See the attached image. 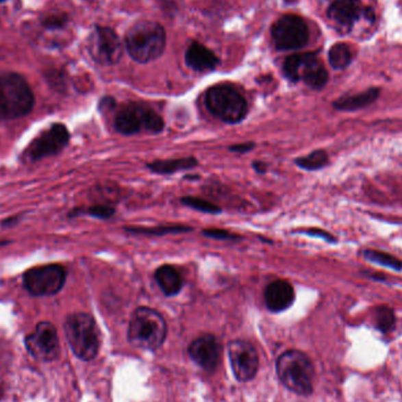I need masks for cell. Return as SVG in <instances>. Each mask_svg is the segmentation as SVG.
Wrapping results in <instances>:
<instances>
[{"label": "cell", "mask_w": 402, "mask_h": 402, "mask_svg": "<svg viewBox=\"0 0 402 402\" xmlns=\"http://www.w3.org/2000/svg\"><path fill=\"white\" fill-rule=\"evenodd\" d=\"M205 103L213 116L227 124L240 123L247 114L245 98L229 85H216L210 88Z\"/></svg>", "instance_id": "6"}, {"label": "cell", "mask_w": 402, "mask_h": 402, "mask_svg": "<svg viewBox=\"0 0 402 402\" xmlns=\"http://www.w3.org/2000/svg\"><path fill=\"white\" fill-rule=\"evenodd\" d=\"M167 325L159 312L149 307L134 311L129 321V341L134 347L157 349L166 339Z\"/></svg>", "instance_id": "3"}, {"label": "cell", "mask_w": 402, "mask_h": 402, "mask_svg": "<svg viewBox=\"0 0 402 402\" xmlns=\"http://www.w3.org/2000/svg\"><path fill=\"white\" fill-rule=\"evenodd\" d=\"M380 96L379 88H372L367 91L360 92L354 96L341 97L340 99L333 103V106L339 111H357L361 108H367L373 104L374 101Z\"/></svg>", "instance_id": "19"}, {"label": "cell", "mask_w": 402, "mask_h": 402, "mask_svg": "<svg viewBox=\"0 0 402 402\" xmlns=\"http://www.w3.org/2000/svg\"><path fill=\"white\" fill-rule=\"evenodd\" d=\"M26 349L38 360L51 361L58 357L59 338L53 325L42 321L37 325L34 333L26 336Z\"/></svg>", "instance_id": "12"}, {"label": "cell", "mask_w": 402, "mask_h": 402, "mask_svg": "<svg viewBox=\"0 0 402 402\" xmlns=\"http://www.w3.org/2000/svg\"><path fill=\"white\" fill-rule=\"evenodd\" d=\"M362 10L360 0H336L329 6L327 14L338 25L351 29L360 17Z\"/></svg>", "instance_id": "18"}, {"label": "cell", "mask_w": 402, "mask_h": 402, "mask_svg": "<svg viewBox=\"0 0 402 402\" xmlns=\"http://www.w3.org/2000/svg\"><path fill=\"white\" fill-rule=\"evenodd\" d=\"M125 231L134 233V234H147V236H165V234H175V233L188 232L191 227L181 226V225H172V226H160V227H125Z\"/></svg>", "instance_id": "25"}, {"label": "cell", "mask_w": 402, "mask_h": 402, "mask_svg": "<svg viewBox=\"0 0 402 402\" xmlns=\"http://www.w3.org/2000/svg\"><path fill=\"white\" fill-rule=\"evenodd\" d=\"M254 168L257 170V173H264L266 171L265 164H262V162H254Z\"/></svg>", "instance_id": "34"}, {"label": "cell", "mask_w": 402, "mask_h": 402, "mask_svg": "<svg viewBox=\"0 0 402 402\" xmlns=\"http://www.w3.org/2000/svg\"><path fill=\"white\" fill-rule=\"evenodd\" d=\"M34 105V92L24 77L18 73L0 75V121L26 116Z\"/></svg>", "instance_id": "2"}, {"label": "cell", "mask_w": 402, "mask_h": 402, "mask_svg": "<svg viewBox=\"0 0 402 402\" xmlns=\"http://www.w3.org/2000/svg\"><path fill=\"white\" fill-rule=\"evenodd\" d=\"M284 73L293 83L303 80L314 90L324 88L328 81V73L314 53L293 54L284 62Z\"/></svg>", "instance_id": "8"}, {"label": "cell", "mask_w": 402, "mask_h": 402, "mask_svg": "<svg viewBox=\"0 0 402 402\" xmlns=\"http://www.w3.org/2000/svg\"><path fill=\"white\" fill-rule=\"evenodd\" d=\"M68 140L70 132L65 125H51L29 144L24 155L29 162H38L44 158L57 155L66 147Z\"/></svg>", "instance_id": "11"}, {"label": "cell", "mask_w": 402, "mask_h": 402, "mask_svg": "<svg viewBox=\"0 0 402 402\" xmlns=\"http://www.w3.org/2000/svg\"><path fill=\"white\" fill-rule=\"evenodd\" d=\"M295 164L303 170L318 171L327 165L328 155L323 149H318L306 157L298 158Z\"/></svg>", "instance_id": "23"}, {"label": "cell", "mask_w": 402, "mask_h": 402, "mask_svg": "<svg viewBox=\"0 0 402 402\" xmlns=\"http://www.w3.org/2000/svg\"><path fill=\"white\" fill-rule=\"evenodd\" d=\"M66 281V272L60 265H46L26 271L23 285L29 294L50 297L57 294Z\"/></svg>", "instance_id": "9"}, {"label": "cell", "mask_w": 402, "mask_h": 402, "mask_svg": "<svg viewBox=\"0 0 402 402\" xmlns=\"http://www.w3.org/2000/svg\"><path fill=\"white\" fill-rule=\"evenodd\" d=\"M303 234L306 236H314V238H320V239H324V240L328 241V242H336V238L329 234V233L325 232L324 229H318V228H311V229H307V231H303Z\"/></svg>", "instance_id": "31"}, {"label": "cell", "mask_w": 402, "mask_h": 402, "mask_svg": "<svg viewBox=\"0 0 402 402\" xmlns=\"http://www.w3.org/2000/svg\"><path fill=\"white\" fill-rule=\"evenodd\" d=\"M66 16L57 14V16H51V17L44 19L42 26L49 29H62V26H65V24H66Z\"/></svg>", "instance_id": "30"}, {"label": "cell", "mask_w": 402, "mask_h": 402, "mask_svg": "<svg viewBox=\"0 0 402 402\" xmlns=\"http://www.w3.org/2000/svg\"><path fill=\"white\" fill-rule=\"evenodd\" d=\"M185 62L187 66L192 70L197 72H206V71H213L216 68L220 60L213 51L200 42H192L187 49Z\"/></svg>", "instance_id": "17"}, {"label": "cell", "mask_w": 402, "mask_h": 402, "mask_svg": "<svg viewBox=\"0 0 402 402\" xmlns=\"http://www.w3.org/2000/svg\"><path fill=\"white\" fill-rule=\"evenodd\" d=\"M65 333L71 349L84 361L93 360L99 352V329L91 315L75 313L67 316Z\"/></svg>", "instance_id": "4"}, {"label": "cell", "mask_w": 402, "mask_h": 402, "mask_svg": "<svg viewBox=\"0 0 402 402\" xmlns=\"http://www.w3.org/2000/svg\"><path fill=\"white\" fill-rule=\"evenodd\" d=\"M5 0H0V3H4Z\"/></svg>", "instance_id": "35"}, {"label": "cell", "mask_w": 402, "mask_h": 402, "mask_svg": "<svg viewBox=\"0 0 402 402\" xmlns=\"http://www.w3.org/2000/svg\"><path fill=\"white\" fill-rule=\"evenodd\" d=\"M277 372L282 384L299 395L313 392L314 368L311 360L299 351H287L277 361Z\"/></svg>", "instance_id": "5"}, {"label": "cell", "mask_w": 402, "mask_h": 402, "mask_svg": "<svg viewBox=\"0 0 402 402\" xmlns=\"http://www.w3.org/2000/svg\"><path fill=\"white\" fill-rule=\"evenodd\" d=\"M181 203L187 208H193V210L203 212V213L219 214L220 212H221V208L216 206V203H210L208 200L197 198V197H185L181 199Z\"/></svg>", "instance_id": "27"}, {"label": "cell", "mask_w": 402, "mask_h": 402, "mask_svg": "<svg viewBox=\"0 0 402 402\" xmlns=\"http://www.w3.org/2000/svg\"><path fill=\"white\" fill-rule=\"evenodd\" d=\"M91 45L93 58L104 65H114L121 62L124 53L118 34L106 26H96Z\"/></svg>", "instance_id": "14"}, {"label": "cell", "mask_w": 402, "mask_h": 402, "mask_svg": "<svg viewBox=\"0 0 402 402\" xmlns=\"http://www.w3.org/2000/svg\"><path fill=\"white\" fill-rule=\"evenodd\" d=\"M154 278H155V281L160 287V290L167 297L178 294L179 292L183 288V278H181L178 270L173 266H160L155 271Z\"/></svg>", "instance_id": "20"}, {"label": "cell", "mask_w": 402, "mask_h": 402, "mask_svg": "<svg viewBox=\"0 0 402 402\" xmlns=\"http://www.w3.org/2000/svg\"><path fill=\"white\" fill-rule=\"evenodd\" d=\"M125 44L133 60L147 64L162 57L166 47V32L157 21H139L127 31Z\"/></svg>", "instance_id": "1"}, {"label": "cell", "mask_w": 402, "mask_h": 402, "mask_svg": "<svg viewBox=\"0 0 402 402\" xmlns=\"http://www.w3.org/2000/svg\"><path fill=\"white\" fill-rule=\"evenodd\" d=\"M272 39L278 51L299 50L307 45L310 29L303 18L286 14L272 27Z\"/></svg>", "instance_id": "10"}, {"label": "cell", "mask_w": 402, "mask_h": 402, "mask_svg": "<svg viewBox=\"0 0 402 402\" xmlns=\"http://www.w3.org/2000/svg\"><path fill=\"white\" fill-rule=\"evenodd\" d=\"M365 257L368 262L377 264V265L388 267L390 270L401 271L402 262L398 257L390 255V254L377 251V249H367L365 251Z\"/></svg>", "instance_id": "24"}, {"label": "cell", "mask_w": 402, "mask_h": 402, "mask_svg": "<svg viewBox=\"0 0 402 402\" xmlns=\"http://www.w3.org/2000/svg\"><path fill=\"white\" fill-rule=\"evenodd\" d=\"M114 126L124 136H133L140 132L157 134L164 131L165 124L157 112L145 105L131 103L116 113Z\"/></svg>", "instance_id": "7"}, {"label": "cell", "mask_w": 402, "mask_h": 402, "mask_svg": "<svg viewBox=\"0 0 402 402\" xmlns=\"http://www.w3.org/2000/svg\"><path fill=\"white\" fill-rule=\"evenodd\" d=\"M252 149H254L253 142H246V144H236V145L229 147V151L236 152V153H246Z\"/></svg>", "instance_id": "32"}, {"label": "cell", "mask_w": 402, "mask_h": 402, "mask_svg": "<svg viewBox=\"0 0 402 402\" xmlns=\"http://www.w3.org/2000/svg\"><path fill=\"white\" fill-rule=\"evenodd\" d=\"M228 357L236 380L246 382L255 377L259 368V357L257 351L249 342L232 341L228 344Z\"/></svg>", "instance_id": "13"}, {"label": "cell", "mask_w": 402, "mask_h": 402, "mask_svg": "<svg viewBox=\"0 0 402 402\" xmlns=\"http://www.w3.org/2000/svg\"><path fill=\"white\" fill-rule=\"evenodd\" d=\"M395 324V316L390 307L381 306L377 310V326L382 332H390Z\"/></svg>", "instance_id": "28"}, {"label": "cell", "mask_w": 402, "mask_h": 402, "mask_svg": "<svg viewBox=\"0 0 402 402\" xmlns=\"http://www.w3.org/2000/svg\"><path fill=\"white\" fill-rule=\"evenodd\" d=\"M294 299V288L288 281L275 280L266 287L265 303L271 312L285 311L293 305Z\"/></svg>", "instance_id": "16"}, {"label": "cell", "mask_w": 402, "mask_h": 402, "mask_svg": "<svg viewBox=\"0 0 402 402\" xmlns=\"http://www.w3.org/2000/svg\"><path fill=\"white\" fill-rule=\"evenodd\" d=\"M190 355L197 365L206 370H214L219 365L221 347L213 336H200L188 349Z\"/></svg>", "instance_id": "15"}, {"label": "cell", "mask_w": 402, "mask_h": 402, "mask_svg": "<svg viewBox=\"0 0 402 402\" xmlns=\"http://www.w3.org/2000/svg\"><path fill=\"white\" fill-rule=\"evenodd\" d=\"M18 219H19V216H13V218L5 219L4 221H3L1 226H4V227H8V226H12L13 224H17Z\"/></svg>", "instance_id": "33"}, {"label": "cell", "mask_w": 402, "mask_h": 402, "mask_svg": "<svg viewBox=\"0 0 402 402\" xmlns=\"http://www.w3.org/2000/svg\"><path fill=\"white\" fill-rule=\"evenodd\" d=\"M116 213V210L110 206V205H95L88 208H75L71 213V216H79V214H86V216H93L97 219H108Z\"/></svg>", "instance_id": "26"}, {"label": "cell", "mask_w": 402, "mask_h": 402, "mask_svg": "<svg viewBox=\"0 0 402 402\" xmlns=\"http://www.w3.org/2000/svg\"><path fill=\"white\" fill-rule=\"evenodd\" d=\"M197 165L198 162L195 158L186 157L168 159V160H155L149 164V168L157 175H172L179 171L192 170Z\"/></svg>", "instance_id": "21"}, {"label": "cell", "mask_w": 402, "mask_h": 402, "mask_svg": "<svg viewBox=\"0 0 402 402\" xmlns=\"http://www.w3.org/2000/svg\"><path fill=\"white\" fill-rule=\"evenodd\" d=\"M328 60L331 66L336 70H342L349 66L352 62V52L349 46L344 42L334 44L328 52Z\"/></svg>", "instance_id": "22"}, {"label": "cell", "mask_w": 402, "mask_h": 402, "mask_svg": "<svg viewBox=\"0 0 402 402\" xmlns=\"http://www.w3.org/2000/svg\"><path fill=\"white\" fill-rule=\"evenodd\" d=\"M203 236L216 240H238V236L227 232L225 229H216V228H208L203 232Z\"/></svg>", "instance_id": "29"}]
</instances>
